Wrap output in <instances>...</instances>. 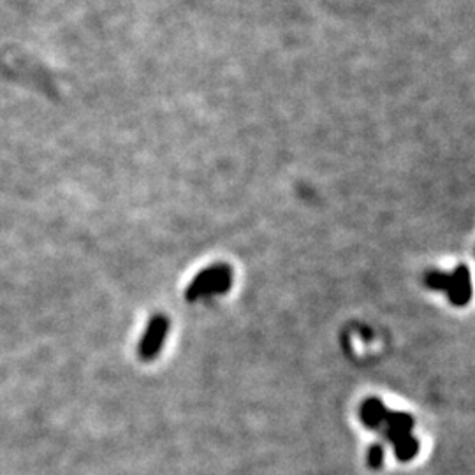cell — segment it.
Instances as JSON below:
<instances>
[{
	"instance_id": "cell-4",
	"label": "cell",
	"mask_w": 475,
	"mask_h": 475,
	"mask_svg": "<svg viewBox=\"0 0 475 475\" xmlns=\"http://www.w3.org/2000/svg\"><path fill=\"white\" fill-rule=\"evenodd\" d=\"M414 424L416 423H414V417L410 416V414L389 410L384 426H382V429H384V438L387 440V442H391V444H396L398 440L412 433Z\"/></svg>"
},
{
	"instance_id": "cell-3",
	"label": "cell",
	"mask_w": 475,
	"mask_h": 475,
	"mask_svg": "<svg viewBox=\"0 0 475 475\" xmlns=\"http://www.w3.org/2000/svg\"><path fill=\"white\" fill-rule=\"evenodd\" d=\"M447 298L449 301L454 305V307H465L468 305L474 294V289H472V279L470 271L465 264H460L456 267L454 273L451 275V282L447 287Z\"/></svg>"
},
{
	"instance_id": "cell-5",
	"label": "cell",
	"mask_w": 475,
	"mask_h": 475,
	"mask_svg": "<svg viewBox=\"0 0 475 475\" xmlns=\"http://www.w3.org/2000/svg\"><path fill=\"white\" fill-rule=\"evenodd\" d=\"M387 414L389 410L385 409V405L382 403V400H378V398L375 396L366 398L361 403V409H359V416H361L363 424H365L368 429H382Z\"/></svg>"
},
{
	"instance_id": "cell-8",
	"label": "cell",
	"mask_w": 475,
	"mask_h": 475,
	"mask_svg": "<svg viewBox=\"0 0 475 475\" xmlns=\"http://www.w3.org/2000/svg\"><path fill=\"white\" fill-rule=\"evenodd\" d=\"M366 461H368V467L373 470H378L384 463V447L381 444H372L368 449V454H366Z\"/></svg>"
},
{
	"instance_id": "cell-1",
	"label": "cell",
	"mask_w": 475,
	"mask_h": 475,
	"mask_svg": "<svg viewBox=\"0 0 475 475\" xmlns=\"http://www.w3.org/2000/svg\"><path fill=\"white\" fill-rule=\"evenodd\" d=\"M232 287V271L228 264H213L196 275L185 291L187 301H197L199 298L225 294Z\"/></svg>"
},
{
	"instance_id": "cell-6",
	"label": "cell",
	"mask_w": 475,
	"mask_h": 475,
	"mask_svg": "<svg viewBox=\"0 0 475 475\" xmlns=\"http://www.w3.org/2000/svg\"><path fill=\"white\" fill-rule=\"evenodd\" d=\"M394 445V456H396L398 461H403V463H407V461L414 460L417 456V452H419V440H417V436H414L412 433L407 436H403V438H400Z\"/></svg>"
},
{
	"instance_id": "cell-7",
	"label": "cell",
	"mask_w": 475,
	"mask_h": 475,
	"mask_svg": "<svg viewBox=\"0 0 475 475\" xmlns=\"http://www.w3.org/2000/svg\"><path fill=\"white\" fill-rule=\"evenodd\" d=\"M449 282H451V275L447 273H442V271H428L426 276H424V285L428 289H433V291H442L445 292L449 287Z\"/></svg>"
},
{
	"instance_id": "cell-2",
	"label": "cell",
	"mask_w": 475,
	"mask_h": 475,
	"mask_svg": "<svg viewBox=\"0 0 475 475\" xmlns=\"http://www.w3.org/2000/svg\"><path fill=\"white\" fill-rule=\"evenodd\" d=\"M168 333L169 319L162 314L154 315L152 321L148 322V326H146L145 334L141 336V342H139V358L143 361H152V359L157 358V354L164 347Z\"/></svg>"
}]
</instances>
